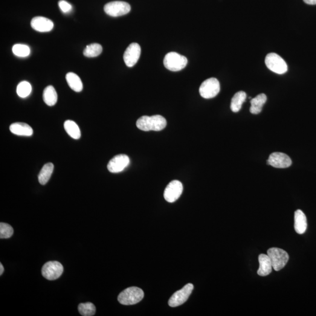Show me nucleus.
Masks as SVG:
<instances>
[{
    "mask_svg": "<svg viewBox=\"0 0 316 316\" xmlns=\"http://www.w3.org/2000/svg\"><path fill=\"white\" fill-rule=\"evenodd\" d=\"M32 92L31 84L27 81H23L19 84L17 88V93L19 96L21 98H26L30 95Z\"/></svg>",
    "mask_w": 316,
    "mask_h": 316,
    "instance_id": "obj_25",
    "label": "nucleus"
},
{
    "mask_svg": "<svg viewBox=\"0 0 316 316\" xmlns=\"http://www.w3.org/2000/svg\"><path fill=\"white\" fill-rule=\"evenodd\" d=\"M141 49L137 43H132L127 48L124 54V60L126 65L131 68L137 63L140 59Z\"/></svg>",
    "mask_w": 316,
    "mask_h": 316,
    "instance_id": "obj_10",
    "label": "nucleus"
},
{
    "mask_svg": "<svg viewBox=\"0 0 316 316\" xmlns=\"http://www.w3.org/2000/svg\"><path fill=\"white\" fill-rule=\"evenodd\" d=\"M31 27L40 33H48L50 32L54 28V22L45 17H34L31 22Z\"/></svg>",
    "mask_w": 316,
    "mask_h": 316,
    "instance_id": "obj_14",
    "label": "nucleus"
},
{
    "mask_svg": "<svg viewBox=\"0 0 316 316\" xmlns=\"http://www.w3.org/2000/svg\"><path fill=\"white\" fill-rule=\"evenodd\" d=\"M103 51V48L98 43H92L86 46L83 51V55L88 57H95L101 54Z\"/></svg>",
    "mask_w": 316,
    "mask_h": 316,
    "instance_id": "obj_24",
    "label": "nucleus"
},
{
    "mask_svg": "<svg viewBox=\"0 0 316 316\" xmlns=\"http://www.w3.org/2000/svg\"><path fill=\"white\" fill-rule=\"evenodd\" d=\"M267 255L271 260L274 270L276 271H279L285 267L289 259L288 254L280 248L269 249Z\"/></svg>",
    "mask_w": 316,
    "mask_h": 316,
    "instance_id": "obj_4",
    "label": "nucleus"
},
{
    "mask_svg": "<svg viewBox=\"0 0 316 316\" xmlns=\"http://www.w3.org/2000/svg\"><path fill=\"white\" fill-rule=\"evenodd\" d=\"M137 128L144 131H159L167 127L166 119L160 115L150 116L144 115L137 121Z\"/></svg>",
    "mask_w": 316,
    "mask_h": 316,
    "instance_id": "obj_1",
    "label": "nucleus"
},
{
    "mask_svg": "<svg viewBox=\"0 0 316 316\" xmlns=\"http://www.w3.org/2000/svg\"><path fill=\"white\" fill-rule=\"evenodd\" d=\"M260 268L257 273L260 277H266L272 271L271 260L267 254H260L259 256Z\"/></svg>",
    "mask_w": 316,
    "mask_h": 316,
    "instance_id": "obj_15",
    "label": "nucleus"
},
{
    "mask_svg": "<svg viewBox=\"0 0 316 316\" xmlns=\"http://www.w3.org/2000/svg\"><path fill=\"white\" fill-rule=\"evenodd\" d=\"M43 99L49 106H53L57 103V94L56 90L53 86H48L44 89L43 93Z\"/></svg>",
    "mask_w": 316,
    "mask_h": 316,
    "instance_id": "obj_20",
    "label": "nucleus"
},
{
    "mask_svg": "<svg viewBox=\"0 0 316 316\" xmlns=\"http://www.w3.org/2000/svg\"><path fill=\"white\" fill-rule=\"evenodd\" d=\"M105 13L111 17H117L126 15L131 11V6L124 1H112L104 5Z\"/></svg>",
    "mask_w": 316,
    "mask_h": 316,
    "instance_id": "obj_7",
    "label": "nucleus"
},
{
    "mask_svg": "<svg viewBox=\"0 0 316 316\" xmlns=\"http://www.w3.org/2000/svg\"><path fill=\"white\" fill-rule=\"evenodd\" d=\"M58 5H59L60 10L63 13L67 14L70 13L72 10V5L69 4L68 2L65 1V0H60L58 2Z\"/></svg>",
    "mask_w": 316,
    "mask_h": 316,
    "instance_id": "obj_29",
    "label": "nucleus"
},
{
    "mask_svg": "<svg viewBox=\"0 0 316 316\" xmlns=\"http://www.w3.org/2000/svg\"><path fill=\"white\" fill-rule=\"evenodd\" d=\"M194 286L192 283H188L184 288L177 291L170 298L168 304L170 307H175L182 305L187 301L193 291Z\"/></svg>",
    "mask_w": 316,
    "mask_h": 316,
    "instance_id": "obj_8",
    "label": "nucleus"
},
{
    "mask_svg": "<svg viewBox=\"0 0 316 316\" xmlns=\"http://www.w3.org/2000/svg\"><path fill=\"white\" fill-rule=\"evenodd\" d=\"M307 223L305 214L300 210L295 213V230L298 234H303L307 230Z\"/></svg>",
    "mask_w": 316,
    "mask_h": 316,
    "instance_id": "obj_17",
    "label": "nucleus"
},
{
    "mask_svg": "<svg viewBox=\"0 0 316 316\" xmlns=\"http://www.w3.org/2000/svg\"><path fill=\"white\" fill-rule=\"evenodd\" d=\"M265 64L269 70L277 74H282L288 71V65L285 61L275 53L267 55L265 58Z\"/></svg>",
    "mask_w": 316,
    "mask_h": 316,
    "instance_id": "obj_5",
    "label": "nucleus"
},
{
    "mask_svg": "<svg viewBox=\"0 0 316 316\" xmlns=\"http://www.w3.org/2000/svg\"><path fill=\"white\" fill-rule=\"evenodd\" d=\"M12 51L16 56L21 57H27L31 53L30 48L28 45L24 44L14 45Z\"/></svg>",
    "mask_w": 316,
    "mask_h": 316,
    "instance_id": "obj_27",
    "label": "nucleus"
},
{
    "mask_svg": "<svg viewBox=\"0 0 316 316\" xmlns=\"http://www.w3.org/2000/svg\"><path fill=\"white\" fill-rule=\"evenodd\" d=\"M304 2L309 5H316V0H303Z\"/></svg>",
    "mask_w": 316,
    "mask_h": 316,
    "instance_id": "obj_30",
    "label": "nucleus"
},
{
    "mask_svg": "<svg viewBox=\"0 0 316 316\" xmlns=\"http://www.w3.org/2000/svg\"><path fill=\"white\" fill-rule=\"evenodd\" d=\"M246 98V94L244 92L240 91L236 93L231 100L230 107L232 112H240Z\"/></svg>",
    "mask_w": 316,
    "mask_h": 316,
    "instance_id": "obj_21",
    "label": "nucleus"
},
{
    "mask_svg": "<svg viewBox=\"0 0 316 316\" xmlns=\"http://www.w3.org/2000/svg\"><path fill=\"white\" fill-rule=\"evenodd\" d=\"M54 169V165L51 162L45 164L42 167L38 175V181L40 185H45L47 184L53 173Z\"/></svg>",
    "mask_w": 316,
    "mask_h": 316,
    "instance_id": "obj_22",
    "label": "nucleus"
},
{
    "mask_svg": "<svg viewBox=\"0 0 316 316\" xmlns=\"http://www.w3.org/2000/svg\"><path fill=\"white\" fill-rule=\"evenodd\" d=\"M13 233V228L10 224L4 223H0V238L1 239H10Z\"/></svg>",
    "mask_w": 316,
    "mask_h": 316,
    "instance_id": "obj_28",
    "label": "nucleus"
},
{
    "mask_svg": "<svg viewBox=\"0 0 316 316\" xmlns=\"http://www.w3.org/2000/svg\"><path fill=\"white\" fill-rule=\"evenodd\" d=\"M220 85L216 78H210L204 81L199 88L200 94L202 97L209 99L215 97L219 93Z\"/></svg>",
    "mask_w": 316,
    "mask_h": 316,
    "instance_id": "obj_6",
    "label": "nucleus"
},
{
    "mask_svg": "<svg viewBox=\"0 0 316 316\" xmlns=\"http://www.w3.org/2000/svg\"><path fill=\"white\" fill-rule=\"evenodd\" d=\"M144 297L143 290L138 287H130L118 295V300L123 305H133L140 302Z\"/></svg>",
    "mask_w": 316,
    "mask_h": 316,
    "instance_id": "obj_2",
    "label": "nucleus"
},
{
    "mask_svg": "<svg viewBox=\"0 0 316 316\" xmlns=\"http://www.w3.org/2000/svg\"><path fill=\"white\" fill-rule=\"evenodd\" d=\"M66 79L71 89L76 92L82 91L83 86L82 80L79 76L73 72H69L66 74Z\"/></svg>",
    "mask_w": 316,
    "mask_h": 316,
    "instance_id": "obj_19",
    "label": "nucleus"
},
{
    "mask_svg": "<svg viewBox=\"0 0 316 316\" xmlns=\"http://www.w3.org/2000/svg\"><path fill=\"white\" fill-rule=\"evenodd\" d=\"M63 272V266L57 261L46 262L42 268V275L45 279L54 280L58 279Z\"/></svg>",
    "mask_w": 316,
    "mask_h": 316,
    "instance_id": "obj_9",
    "label": "nucleus"
},
{
    "mask_svg": "<svg viewBox=\"0 0 316 316\" xmlns=\"http://www.w3.org/2000/svg\"><path fill=\"white\" fill-rule=\"evenodd\" d=\"M292 162L291 158L285 153L282 152H274L269 156L267 164L276 168L289 167L291 166Z\"/></svg>",
    "mask_w": 316,
    "mask_h": 316,
    "instance_id": "obj_12",
    "label": "nucleus"
},
{
    "mask_svg": "<svg viewBox=\"0 0 316 316\" xmlns=\"http://www.w3.org/2000/svg\"><path fill=\"white\" fill-rule=\"evenodd\" d=\"M267 100L265 94H260L251 100L250 112L253 114H259L262 112V107Z\"/></svg>",
    "mask_w": 316,
    "mask_h": 316,
    "instance_id": "obj_18",
    "label": "nucleus"
},
{
    "mask_svg": "<svg viewBox=\"0 0 316 316\" xmlns=\"http://www.w3.org/2000/svg\"><path fill=\"white\" fill-rule=\"evenodd\" d=\"M4 271V269L3 267V265H2V263H0V275H2V274H3V272Z\"/></svg>",
    "mask_w": 316,
    "mask_h": 316,
    "instance_id": "obj_31",
    "label": "nucleus"
},
{
    "mask_svg": "<svg viewBox=\"0 0 316 316\" xmlns=\"http://www.w3.org/2000/svg\"><path fill=\"white\" fill-rule=\"evenodd\" d=\"M80 314L83 316H94L96 309L93 304L91 302L80 303L78 307Z\"/></svg>",
    "mask_w": 316,
    "mask_h": 316,
    "instance_id": "obj_26",
    "label": "nucleus"
},
{
    "mask_svg": "<svg viewBox=\"0 0 316 316\" xmlns=\"http://www.w3.org/2000/svg\"><path fill=\"white\" fill-rule=\"evenodd\" d=\"M64 128L66 132L72 138L78 140L81 137V132L79 126L72 120H67L65 122Z\"/></svg>",
    "mask_w": 316,
    "mask_h": 316,
    "instance_id": "obj_23",
    "label": "nucleus"
},
{
    "mask_svg": "<svg viewBox=\"0 0 316 316\" xmlns=\"http://www.w3.org/2000/svg\"><path fill=\"white\" fill-rule=\"evenodd\" d=\"M183 185L179 181L170 182L165 188L164 198L167 202L173 203L178 200L183 192Z\"/></svg>",
    "mask_w": 316,
    "mask_h": 316,
    "instance_id": "obj_11",
    "label": "nucleus"
},
{
    "mask_svg": "<svg viewBox=\"0 0 316 316\" xmlns=\"http://www.w3.org/2000/svg\"><path fill=\"white\" fill-rule=\"evenodd\" d=\"M10 130L13 134L24 137H30L33 134V130L28 124L16 123L11 125Z\"/></svg>",
    "mask_w": 316,
    "mask_h": 316,
    "instance_id": "obj_16",
    "label": "nucleus"
},
{
    "mask_svg": "<svg viewBox=\"0 0 316 316\" xmlns=\"http://www.w3.org/2000/svg\"><path fill=\"white\" fill-rule=\"evenodd\" d=\"M130 160L128 156L124 154L114 156L107 165V169L112 173H119L129 166Z\"/></svg>",
    "mask_w": 316,
    "mask_h": 316,
    "instance_id": "obj_13",
    "label": "nucleus"
},
{
    "mask_svg": "<svg viewBox=\"0 0 316 316\" xmlns=\"http://www.w3.org/2000/svg\"><path fill=\"white\" fill-rule=\"evenodd\" d=\"M187 58L176 52H169L164 60L165 67L172 72H178L184 69L187 64Z\"/></svg>",
    "mask_w": 316,
    "mask_h": 316,
    "instance_id": "obj_3",
    "label": "nucleus"
}]
</instances>
